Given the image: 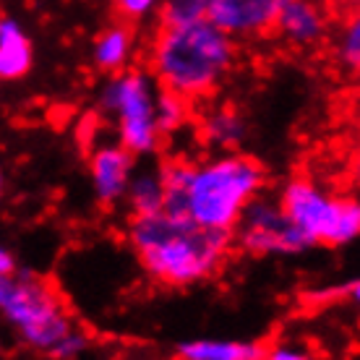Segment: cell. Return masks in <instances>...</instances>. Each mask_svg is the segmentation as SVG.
I'll return each mask as SVG.
<instances>
[{
  "instance_id": "8",
  "label": "cell",
  "mask_w": 360,
  "mask_h": 360,
  "mask_svg": "<svg viewBox=\"0 0 360 360\" xmlns=\"http://www.w3.org/2000/svg\"><path fill=\"white\" fill-rule=\"evenodd\" d=\"M136 170H139V157L117 139L99 141L89 149L91 193L102 207H117L126 201Z\"/></svg>"
},
{
  "instance_id": "1",
  "label": "cell",
  "mask_w": 360,
  "mask_h": 360,
  "mask_svg": "<svg viewBox=\"0 0 360 360\" xmlns=\"http://www.w3.org/2000/svg\"><path fill=\"white\" fill-rule=\"evenodd\" d=\"M126 243L154 285L186 290L204 285L225 269L235 238L230 230H212L191 217L160 212L152 217H131Z\"/></svg>"
},
{
  "instance_id": "21",
  "label": "cell",
  "mask_w": 360,
  "mask_h": 360,
  "mask_svg": "<svg viewBox=\"0 0 360 360\" xmlns=\"http://www.w3.org/2000/svg\"><path fill=\"white\" fill-rule=\"evenodd\" d=\"M18 269V259L11 248H0V277H8Z\"/></svg>"
},
{
  "instance_id": "4",
  "label": "cell",
  "mask_w": 360,
  "mask_h": 360,
  "mask_svg": "<svg viewBox=\"0 0 360 360\" xmlns=\"http://www.w3.org/2000/svg\"><path fill=\"white\" fill-rule=\"evenodd\" d=\"M0 311L18 345L45 358H53L65 337L79 329L58 288L27 266L0 277Z\"/></svg>"
},
{
  "instance_id": "12",
  "label": "cell",
  "mask_w": 360,
  "mask_h": 360,
  "mask_svg": "<svg viewBox=\"0 0 360 360\" xmlns=\"http://www.w3.org/2000/svg\"><path fill=\"white\" fill-rule=\"evenodd\" d=\"M136 50H139V42H136L134 24L115 21V24L102 29L97 39H94V45H91V63H94V68L99 73L115 76V73L134 68Z\"/></svg>"
},
{
  "instance_id": "24",
  "label": "cell",
  "mask_w": 360,
  "mask_h": 360,
  "mask_svg": "<svg viewBox=\"0 0 360 360\" xmlns=\"http://www.w3.org/2000/svg\"><path fill=\"white\" fill-rule=\"evenodd\" d=\"M355 76H358V89H360V71H358V73H355Z\"/></svg>"
},
{
  "instance_id": "14",
  "label": "cell",
  "mask_w": 360,
  "mask_h": 360,
  "mask_svg": "<svg viewBox=\"0 0 360 360\" xmlns=\"http://www.w3.org/2000/svg\"><path fill=\"white\" fill-rule=\"evenodd\" d=\"M266 347L248 340L196 337L175 345V360H262Z\"/></svg>"
},
{
  "instance_id": "3",
  "label": "cell",
  "mask_w": 360,
  "mask_h": 360,
  "mask_svg": "<svg viewBox=\"0 0 360 360\" xmlns=\"http://www.w3.org/2000/svg\"><path fill=\"white\" fill-rule=\"evenodd\" d=\"M266 188L264 165L243 152L209 154L193 160L180 217L212 230H230Z\"/></svg>"
},
{
  "instance_id": "5",
  "label": "cell",
  "mask_w": 360,
  "mask_h": 360,
  "mask_svg": "<svg viewBox=\"0 0 360 360\" xmlns=\"http://www.w3.org/2000/svg\"><path fill=\"white\" fill-rule=\"evenodd\" d=\"M160 82L149 68H128L123 73L108 76L99 86V112L110 117L115 139L144 160L160 154L165 134L157 120V97Z\"/></svg>"
},
{
  "instance_id": "10",
  "label": "cell",
  "mask_w": 360,
  "mask_h": 360,
  "mask_svg": "<svg viewBox=\"0 0 360 360\" xmlns=\"http://www.w3.org/2000/svg\"><path fill=\"white\" fill-rule=\"evenodd\" d=\"M274 34L295 50H314L332 34V16L321 0H290L279 13Z\"/></svg>"
},
{
  "instance_id": "2",
  "label": "cell",
  "mask_w": 360,
  "mask_h": 360,
  "mask_svg": "<svg viewBox=\"0 0 360 360\" xmlns=\"http://www.w3.org/2000/svg\"><path fill=\"white\" fill-rule=\"evenodd\" d=\"M238 58V39L204 18L186 27L157 29L146 50V68L162 89L201 102L227 82Z\"/></svg>"
},
{
  "instance_id": "13",
  "label": "cell",
  "mask_w": 360,
  "mask_h": 360,
  "mask_svg": "<svg viewBox=\"0 0 360 360\" xmlns=\"http://www.w3.org/2000/svg\"><path fill=\"white\" fill-rule=\"evenodd\" d=\"M34 65V45L27 29L13 16H3L0 21V79L18 82Z\"/></svg>"
},
{
  "instance_id": "20",
  "label": "cell",
  "mask_w": 360,
  "mask_h": 360,
  "mask_svg": "<svg viewBox=\"0 0 360 360\" xmlns=\"http://www.w3.org/2000/svg\"><path fill=\"white\" fill-rule=\"evenodd\" d=\"M262 360H319V358L308 350L306 345L290 342V340H279V342L266 347Z\"/></svg>"
},
{
  "instance_id": "23",
  "label": "cell",
  "mask_w": 360,
  "mask_h": 360,
  "mask_svg": "<svg viewBox=\"0 0 360 360\" xmlns=\"http://www.w3.org/2000/svg\"><path fill=\"white\" fill-rule=\"evenodd\" d=\"M350 180L352 186H355V191L360 193V139L358 144L352 146V154H350Z\"/></svg>"
},
{
  "instance_id": "25",
  "label": "cell",
  "mask_w": 360,
  "mask_h": 360,
  "mask_svg": "<svg viewBox=\"0 0 360 360\" xmlns=\"http://www.w3.org/2000/svg\"><path fill=\"white\" fill-rule=\"evenodd\" d=\"M350 3H355V6H360V0H350Z\"/></svg>"
},
{
  "instance_id": "6",
  "label": "cell",
  "mask_w": 360,
  "mask_h": 360,
  "mask_svg": "<svg viewBox=\"0 0 360 360\" xmlns=\"http://www.w3.org/2000/svg\"><path fill=\"white\" fill-rule=\"evenodd\" d=\"M277 198L314 245L342 248L360 238L358 193H334L308 175H292Z\"/></svg>"
},
{
  "instance_id": "7",
  "label": "cell",
  "mask_w": 360,
  "mask_h": 360,
  "mask_svg": "<svg viewBox=\"0 0 360 360\" xmlns=\"http://www.w3.org/2000/svg\"><path fill=\"white\" fill-rule=\"evenodd\" d=\"M235 251L253 259H282L300 256L314 248V240L292 222L277 196H262L245 209L233 230Z\"/></svg>"
},
{
  "instance_id": "9",
  "label": "cell",
  "mask_w": 360,
  "mask_h": 360,
  "mask_svg": "<svg viewBox=\"0 0 360 360\" xmlns=\"http://www.w3.org/2000/svg\"><path fill=\"white\" fill-rule=\"evenodd\" d=\"M290 0H212L209 18L233 39H262L274 34L277 18Z\"/></svg>"
},
{
  "instance_id": "15",
  "label": "cell",
  "mask_w": 360,
  "mask_h": 360,
  "mask_svg": "<svg viewBox=\"0 0 360 360\" xmlns=\"http://www.w3.org/2000/svg\"><path fill=\"white\" fill-rule=\"evenodd\" d=\"M165 180L160 165H139L126 193V209L131 217H152L165 212Z\"/></svg>"
},
{
  "instance_id": "19",
  "label": "cell",
  "mask_w": 360,
  "mask_h": 360,
  "mask_svg": "<svg viewBox=\"0 0 360 360\" xmlns=\"http://www.w3.org/2000/svg\"><path fill=\"white\" fill-rule=\"evenodd\" d=\"M160 8H162V0H115V11L128 24H139Z\"/></svg>"
},
{
  "instance_id": "16",
  "label": "cell",
  "mask_w": 360,
  "mask_h": 360,
  "mask_svg": "<svg viewBox=\"0 0 360 360\" xmlns=\"http://www.w3.org/2000/svg\"><path fill=\"white\" fill-rule=\"evenodd\" d=\"M332 55L334 63L347 73L360 71V6L352 8L340 21V27L332 37Z\"/></svg>"
},
{
  "instance_id": "18",
  "label": "cell",
  "mask_w": 360,
  "mask_h": 360,
  "mask_svg": "<svg viewBox=\"0 0 360 360\" xmlns=\"http://www.w3.org/2000/svg\"><path fill=\"white\" fill-rule=\"evenodd\" d=\"M212 0H162L160 24L162 27H186L209 18Z\"/></svg>"
},
{
  "instance_id": "11",
  "label": "cell",
  "mask_w": 360,
  "mask_h": 360,
  "mask_svg": "<svg viewBox=\"0 0 360 360\" xmlns=\"http://www.w3.org/2000/svg\"><path fill=\"white\" fill-rule=\"evenodd\" d=\"M196 134L198 141L207 146L209 152H240L251 136V126H248L243 110L222 102V105H212L198 115Z\"/></svg>"
},
{
  "instance_id": "17",
  "label": "cell",
  "mask_w": 360,
  "mask_h": 360,
  "mask_svg": "<svg viewBox=\"0 0 360 360\" xmlns=\"http://www.w3.org/2000/svg\"><path fill=\"white\" fill-rule=\"evenodd\" d=\"M191 115H193V102L186 99L178 91L170 89H160V97H157V120H160V131L167 136H175L178 131L191 123Z\"/></svg>"
},
{
  "instance_id": "22",
  "label": "cell",
  "mask_w": 360,
  "mask_h": 360,
  "mask_svg": "<svg viewBox=\"0 0 360 360\" xmlns=\"http://www.w3.org/2000/svg\"><path fill=\"white\" fill-rule=\"evenodd\" d=\"M342 303H347V306H352L355 311H360V277L345 285V300Z\"/></svg>"
}]
</instances>
